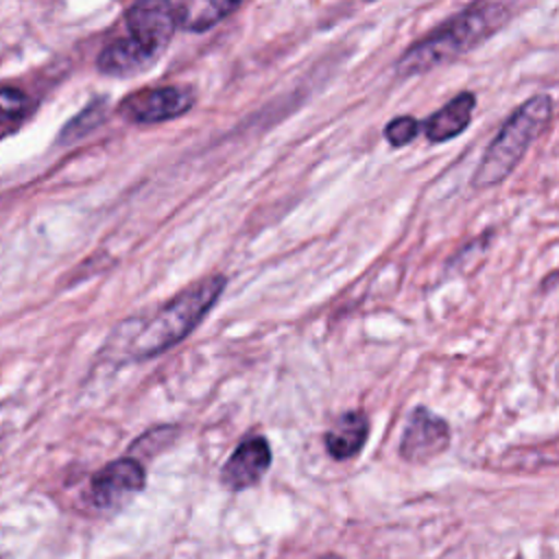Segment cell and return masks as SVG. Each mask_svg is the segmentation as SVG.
<instances>
[{"mask_svg":"<svg viewBox=\"0 0 559 559\" xmlns=\"http://www.w3.org/2000/svg\"><path fill=\"white\" fill-rule=\"evenodd\" d=\"M107 116V98H96L92 100L87 107H83L72 120H68L63 124V129L59 131V144H72L79 142L81 138H85L87 133H92L96 127H100L105 122Z\"/></svg>","mask_w":559,"mask_h":559,"instance_id":"4fadbf2b","label":"cell"},{"mask_svg":"<svg viewBox=\"0 0 559 559\" xmlns=\"http://www.w3.org/2000/svg\"><path fill=\"white\" fill-rule=\"evenodd\" d=\"M146 472L140 461L124 456L107 463L90 478V500L98 509H118L144 489Z\"/></svg>","mask_w":559,"mask_h":559,"instance_id":"8992f818","label":"cell"},{"mask_svg":"<svg viewBox=\"0 0 559 559\" xmlns=\"http://www.w3.org/2000/svg\"><path fill=\"white\" fill-rule=\"evenodd\" d=\"M419 131H421V120H417L413 116H395L386 122L384 138L391 146L397 148V146L411 144Z\"/></svg>","mask_w":559,"mask_h":559,"instance_id":"9a60e30c","label":"cell"},{"mask_svg":"<svg viewBox=\"0 0 559 559\" xmlns=\"http://www.w3.org/2000/svg\"><path fill=\"white\" fill-rule=\"evenodd\" d=\"M271 465V445L262 435L242 439L221 469V483L231 489H249L260 483Z\"/></svg>","mask_w":559,"mask_h":559,"instance_id":"ba28073f","label":"cell"},{"mask_svg":"<svg viewBox=\"0 0 559 559\" xmlns=\"http://www.w3.org/2000/svg\"><path fill=\"white\" fill-rule=\"evenodd\" d=\"M369 437V419L362 411L341 413L328 428L323 441L325 450L334 461L354 459Z\"/></svg>","mask_w":559,"mask_h":559,"instance_id":"30bf717a","label":"cell"},{"mask_svg":"<svg viewBox=\"0 0 559 559\" xmlns=\"http://www.w3.org/2000/svg\"><path fill=\"white\" fill-rule=\"evenodd\" d=\"M319 559H338V557H332V555H325V557H319Z\"/></svg>","mask_w":559,"mask_h":559,"instance_id":"2e32d148","label":"cell"},{"mask_svg":"<svg viewBox=\"0 0 559 559\" xmlns=\"http://www.w3.org/2000/svg\"><path fill=\"white\" fill-rule=\"evenodd\" d=\"M155 59H157V55H153L148 48H144L140 41H135L133 37L127 35V37L111 39L98 52L96 68H98V72L109 74V76H129V74L144 70Z\"/></svg>","mask_w":559,"mask_h":559,"instance_id":"8fae6325","label":"cell"},{"mask_svg":"<svg viewBox=\"0 0 559 559\" xmlns=\"http://www.w3.org/2000/svg\"><path fill=\"white\" fill-rule=\"evenodd\" d=\"M513 11L515 7L509 2L467 4L404 50L395 61L397 76H417L472 52L498 33L513 17Z\"/></svg>","mask_w":559,"mask_h":559,"instance_id":"6da1fadb","label":"cell"},{"mask_svg":"<svg viewBox=\"0 0 559 559\" xmlns=\"http://www.w3.org/2000/svg\"><path fill=\"white\" fill-rule=\"evenodd\" d=\"M450 445L448 421L426 406H415L406 419L400 456L408 463H426Z\"/></svg>","mask_w":559,"mask_h":559,"instance_id":"52a82bcc","label":"cell"},{"mask_svg":"<svg viewBox=\"0 0 559 559\" xmlns=\"http://www.w3.org/2000/svg\"><path fill=\"white\" fill-rule=\"evenodd\" d=\"M240 9V2H203V4H186V31L203 33L216 26L221 20Z\"/></svg>","mask_w":559,"mask_h":559,"instance_id":"5bb4252c","label":"cell"},{"mask_svg":"<svg viewBox=\"0 0 559 559\" xmlns=\"http://www.w3.org/2000/svg\"><path fill=\"white\" fill-rule=\"evenodd\" d=\"M197 103L192 85H159L127 94L116 114L131 124H155L188 114Z\"/></svg>","mask_w":559,"mask_h":559,"instance_id":"277c9868","label":"cell"},{"mask_svg":"<svg viewBox=\"0 0 559 559\" xmlns=\"http://www.w3.org/2000/svg\"><path fill=\"white\" fill-rule=\"evenodd\" d=\"M124 24L129 37L140 41L153 55H162L170 44L175 31L186 24V4L183 2H135L124 11Z\"/></svg>","mask_w":559,"mask_h":559,"instance_id":"5b68a950","label":"cell"},{"mask_svg":"<svg viewBox=\"0 0 559 559\" xmlns=\"http://www.w3.org/2000/svg\"><path fill=\"white\" fill-rule=\"evenodd\" d=\"M552 118V96L546 92L526 98L487 144L474 175L472 188L485 190L502 183L522 162L528 146L548 129Z\"/></svg>","mask_w":559,"mask_h":559,"instance_id":"3957f363","label":"cell"},{"mask_svg":"<svg viewBox=\"0 0 559 559\" xmlns=\"http://www.w3.org/2000/svg\"><path fill=\"white\" fill-rule=\"evenodd\" d=\"M474 109H476V94L467 90L459 92L441 109L432 111L426 120H421V133L432 144L448 142L461 135L469 127Z\"/></svg>","mask_w":559,"mask_h":559,"instance_id":"9c48e42d","label":"cell"},{"mask_svg":"<svg viewBox=\"0 0 559 559\" xmlns=\"http://www.w3.org/2000/svg\"><path fill=\"white\" fill-rule=\"evenodd\" d=\"M225 286L227 280L223 275H210L177 293L140 325L129 343V356L133 360H148L181 343L216 306Z\"/></svg>","mask_w":559,"mask_h":559,"instance_id":"7a4b0ae2","label":"cell"},{"mask_svg":"<svg viewBox=\"0 0 559 559\" xmlns=\"http://www.w3.org/2000/svg\"><path fill=\"white\" fill-rule=\"evenodd\" d=\"M35 109V100L20 87L2 85L0 92V118H2V135H11Z\"/></svg>","mask_w":559,"mask_h":559,"instance_id":"7c38bea8","label":"cell"}]
</instances>
